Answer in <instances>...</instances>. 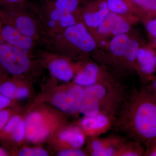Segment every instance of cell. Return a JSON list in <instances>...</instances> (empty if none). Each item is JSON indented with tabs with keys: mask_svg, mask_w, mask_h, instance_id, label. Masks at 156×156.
Returning <instances> with one entry per match:
<instances>
[{
	"mask_svg": "<svg viewBox=\"0 0 156 156\" xmlns=\"http://www.w3.org/2000/svg\"><path fill=\"white\" fill-rule=\"evenodd\" d=\"M113 126L124 137L145 146L156 138V101L144 87L127 96Z\"/></svg>",
	"mask_w": 156,
	"mask_h": 156,
	"instance_id": "obj_1",
	"label": "cell"
},
{
	"mask_svg": "<svg viewBox=\"0 0 156 156\" xmlns=\"http://www.w3.org/2000/svg\"><path fill=\"white\" fill-rule=\"evenodd\" d=\"M128 96L125 88L113 81L85 87L80 112L84 116L104 114L115 118Z\"/></svg>",
	"mask_w": 156,
	"mask_h": 156,
	"instance_id": "obj_2",
	"label": "cell"
},
{
	"mask_svg": "<svg viewBox=\"0 0 156 156\" xmlns=\"http://www.w3.org/2000/svg\"><path fill=\"white\" fill-rule=\"evenodd\" d=\"M41 45L45 50L63 56L87 54L96 47L95 40L82 22L46 35Z\"/></svg>",
	"mask_w": 156,
	"mask_h": 156,
	"instance_id": "obj_3",
	"label": "cell"
},
{
	"mask_svg": "<svg viewBox=\"0 0 156 156\" xmlns=\"http://www.w3.org/2000/svg\"><path fill=\"white\" fill-rule=\"evenodd\" d=\"M81 0H49L35 12L46 35L58 32L79 21L76 16Z\"/></svg>",
	"mask_w": 156,
	"mask_h": 156,
	"instance_id": "obj_4",
	"label": "cell"
},
{
	"mask_svg": "<svg viewBox=\"0 0 156 156\" xmlns=\"http://www.w3.org/2000/svg\"><path fill=\"white\" fill-rule=\"evenodd\" d=\"M3 23L13 27L27 36L42 44L46 34L41 23L24 6L1 9Z\"/></svg>",
	"mask_w": 156,
	"mask_h": 156,
	"instance_id": "obj_5",
	"label": "cell"
},
{
	"mask_svg": "<svg viewBox=\"0 0 156 156\" xmlns=\"http://www.w3.org/2000/svg\"><path fill=\"white\" fill-rule=\"evenodd\" d=\"M27 52L3 42L0 44V65L14 75H19L28 71L31 61Z\"/></svg>",
	"mask_w": 156,
	"mask_h": 156,
	"instance_id": "obj_6",
	"label": "cell"
},
{
	"mask_svg": "<svg viewBox=\"0 0 156 156\" xmlns=\"http://www.w3.org/2000/svg\"><path fill=\"white\" fill-rule=\"evenodd\" d=\"M84 88L75 83L67 90L56 93L52 98V102L57 108L67 113L80 112Z\"/></svg>",
	"mask_w": 156,
	"mask_h": 156,
	"instance_id": "obj_7",
	"label": "cell"
},
{
	"mask_svg": "<svg viewBox=\"0 0 156 156\" xmlns=\"http://www.w3.org/2000/svg\"><path fill=\"white\" fill-rule=\"evenodd\" d=\"M139 73L141 83H149L156 72V50L151 48H140L134 66Z\"/></svg>",
	"mask_w": 156,
	"mask_h": 156,
	"instance_id": "obj_8",
	"label": "cell"
},
{
	"mask_svg": "<svg viewBox=\"0 0 156 156\" xmlns=\"http://www.w3.org/2000/svg\"><path fill=\"white\" fill-rule=\"evenodd\" d=\"M40 50L41 55L48 59V67L55 78L66 82L72 79L74 71L71 64L66 58L45 49Z\"/></svg>",
	"mask_w": 156,
	"mask_h": 156,
	"instance_id": "obj_9",
	"label": "cell"
},
{
	"mask_svg": "<svg viewBox=\"0 0 156 156\" xmlns=\"http://www.w3.org/2000/svg\"><path fill=\"white\" fill-rule=\"evenodd\" d=\"M84 116L80 123V128L85 134L90 137L99 136L105 134L113 126L114 118L108 115Z\"/></svg>",
	"mask_w": 156,
	"mask_h": 156,
	"instance_id": "obj_10",
	"label": "cell"
},
{
	"mask_svg": "<svg viewBox=\"0 0 156 156\" xmlns=\"http://www.w3.org/2000/svg\"><path fill=\"white\" fill-rule=\"evenodd\" d=\"M0 37L3 42L29 53L34 50L37 43L11 26L2 23Z\"/></svg>",
	"mask_w": 156,
	"mask_h": 156,
	"instance_id": "obj_11",
	"label": "cell"
},
{
	"mask_svg": "<svg viewBox=\"0 0 156 156\" xmlns=\"http://www.w3.org/2000/svg\"><path fill=\"white\" fill-rule=\"evenodd\" d=\"M104 79L97 65L88 63L78 72L75 77L74 83L85 88L95 84L111 82Z\"/></svg>",
	"mask_w": 156,
	"mask_h": 156,
	"instance_id": "obj_12",
	"label": "cell"
},
{
	"mask_svg": "<svg viewBox=\"0 0 156 156\" xmlns=\"http://www.w3.org/2000/svg\"><path fill=\"white\" fill-rule=\"evenodd\" d=\"M25 136L28 140L37 142L48 136V131L43 124L41 115L38 113L30 114L25 122Z\"/></svg>",
	"mask_w": 156,
	"mask_h": 156,
	"instance_id": "obj_13",
	"label": "cell"
},
{
	"mask_svg": "<svg viewBox=\"0 0 156 156\" xmlns=\"http://www.w3.org/2000/svg\"><path fill=\"white\" fill-rule=\"evenodd\" d=\"M109 11L106 0H99L97 10V6L96 9H94L92 3H90L83 11V22L87 27L97 28L106 18Z\"/></svg>",
	"mask_w": 156,
	"mask_h": 156,
	"instance_id": "obj_14",
	"label": "cell"
},
{
	"mask_svg": "<svg viewBox=\"0 0 156 156\" xmlns=\"http://www.w3.org/2000/svg\"><path fill=\"white\" fill-rule=\"evenodd\" d=\"M130 29L128 22L118 14L111 12L97 27V31L101 34H112L115 36L126 34Z\"/></svg>",
	"mask_w": 156,
	"mask_h": 156,
	"instance_id": "obj_15",
	"label": "cell"
},
{
	"mask_svg": "<svg viewBox=\"0 0 156 156\" xmlns=\"http://www.w3.org/2000/svg\"><path fill=\"white\" fill-rule=\"evenodd\" d=\"M123 138L124 136L119 135H112L105 137H90L88 143L89 154L92 156H104Z\"/></svg>",
	"mask_w": 156,
	"mask_h": 156,
	"instance_id": "obj_16",
	"label": "cell"
},
{
	"mask_svg": "<svg viewBox=\"0 0 156 156\" xmlns=\"http://www.w3.org/2000/svg\"><path fill=\"white\" fill-rule=\"evenodd\" d=\"M59 139L71 148H80L85 142V134L80 127L73 126L65 129L59 135Z\"/></svg>",
	"mask_w": 156,
	"mask_h": 156,
	"instance_id": "obj_17",
	"label": "cell"
},
{
	"mask_svg": "<svg viewBox=\"0 0 156 156\" xmlns=\"http://www.w3.org/2000/svg\"><path fill=\"white\" fill-rule=\"evenodd\" d=\"M144 151L141 144L124 137L119 144L115 156H143Z\"/></svg>",
	"mask_w": 156,
	"mask_h": 156,
	"instance_id": "obj_18",
	"label": "cell"
},
{
	"mask_svg": "<svg viewBox=\"0 0 156 156\" xmlns=\"http://www.w3.org/2000/svg\"><path fill=\"white\" fill-rule=\"evenodd\" d=\"M131 39L126 34L115 35L111 41V52L117 57L125 58Z\"/></svg>",
	"mask_w": 156,
	"mask_h": 156,
	"instance_id": "obj_19",
	"label": "cell"
},
{
	"mask_svg": "<svg viewBox=\"0 0 156 156\" xmlns=\"http://www.w3.org/2000/svg\"><path fill=\"white\" fill-rule=\"evenodd\" d=\"M131 0H106L109 10L116 14H125L129 10V2Z\"/></svg>",
	"mask_w": 156,
	"mask_h": 156,
	"instance_id": "obj_20",
	"label": "cell"
},
{
	"mask_svg": "<svg viewBox=\"0 0 156 156\" xmlns=\"http://www.w3.org/2000/svg\"><path fill=\"white\" fill-rule=\"evenodd\" d=\"M140 49L139 43L135 40L131 39L127 53L125 56L128 64L134 66L136 56Z\"/></svg>",
	"mask_w": 156,
	"mask_h": 156,
	"instance_id": "obj_21",
	"label": "cell"
},
{
	"mask_svg": "<svg viewBox=\"0 0 156 156\" xmlns=\"http://www.w3.org/2000/svg\"><path fill=\"white\" fill-rule=\"evenodd\" d=\"M134 5L144 11L146 13L152 14V17L156 16V0H131Z\"/></svg>",
	"mask_w": 156,
	"mask_h": 156,
	"instance_id": "obj_22",
	"label": "cell"
},
{
	"mask_svg": "<svg viewBox=\"0 0 156 156\" xmlns=\"http://www.w3.org/2000/svg\"><path fill=\"white\" fill-rule=\"evenodd\" d=\"M18 87L11 82H6L0 86V93L9 98H16Z\"/></svg>",
	"mask_w": 156,
	"mask_h": 156,
	"instance_id": "obj_23",
	"label": "cell"
},
{
	"mask_svg": "<svg viewBox=\"0 0 156 156\" xmlns=\"http://www.w3.org/2000/svg\"><path fill=\"white\" fill-rule=\"evenodd\" d=\"M146 29L150 37L152 44L156 49V16L151 17L145 22Z\"/></svg>",
	"mask_w": 156,
	"mask_h": 156,
	"instance_id": "obj_24",
	"label": "cell"
},
{
	"mask_svg": "<svg viewBox=\"0 0 156 156\" xmlns=\"http://www.w3.org/2000/svg\"><path fill=\"white\" fill-rule=\"evenodd\" d=\"M25 122L21 120L12 131L13 139L17 142L21 141L25 136Z\"/></svg>",
	"mask_w": 156,
	"mask_h": 156,
	"instance_id": "obj_25",
	"label": "cell"
},
{
	"mask_svg": "<svg viewBox=\"0 0 156 156\" xmlns=\"http://www.w3.org/2000/svg\"><path fill=\"white\" fill-rule=\"evenodd\" d=\"M48 154L46 151L40 148H25L20 151L19 156H47Z\"/></svg>",
	"mask_w": 156,
	"mask_h": 156,
	"instance_id": "obj_26",
	"label": "cell"
},
{
	"mask_svg": "<svg viewBox=\"0 0 156 156\" xmlns=\"http://www.w3.org/2000/svg\"><path fill=\"white\" fill-rule=\"evenodd\" d=\"M59 156H85L88 154L80 148H69L59 152Z\"/></svg>",
	"mask_w": 156,
	"mask_h": 156,
	"instance_id": "obj_27",
	"label": "cell"
},
{
	"mask_svg": "<svg viewBox=\"0 0 156 156\" xmlns=\"http://www.w3.org/2000/svg\"><path fill=\"white\" fill-rule=\"evenodd\" d=\"M26 0H0L2 9L24 6Z\"/></svg>",
	"mask_w": 156,
	"mask_h": 156,
	"instance_id": "obj_28",
	"label": "cell"
},
{
	"mask_svg": "<svg viewBox=\"0 0 156 156\" xmlns=\"http://www.w3.org/2000/svg\"><path fill=\"white\" fill-rule=\"evenodd\" d=\"M145 146L143 156H156V138L151 140Z\"/></svg>",
	"mask_w": 156,
	"mask_h": 156,
	"instance_id": "obj_29",
	"label": "cell"
},
{
	"mask_svg": "<svg viewBox=\"0 0 156 156\" xmlns=\"http://www.w3.org/2000/svg\"><path fill=\"white\" fill-rule=\"evenodd\" d=\"M20 118L17 116H14L9 120L7 122V125L5 127V131L7 132H11L13 129L16 127L20 121Z\"/></svg>",
	"mask_w": 156,
	"mask_h": 156,
	"instance_id": "obj_30",
	"label": "cell"
},
{
	"mask_svg": "<svg viewBox=\"0 0 156 156\" xmlns=\"http://www.w3.org/2000/svg\"><path fill=\"white\" fill-rule=\"evenodd\" d=\"M144 88L148 93L156 101V76L149 83L146 85Z\"/></svg>",
	"mask_w": 156,
	"mask_h": 156,
	"instance_id": "obj_31",
	"label": "cell"
},
{
	"mask_svg": "<svg viewBox=\"0 0 156 156\" xmlns=\"http://www.w3.org/2000/svg\"><path fill=\"white\" fill-rule=\"evenodd\" d=\"M9 117V113L7 111L0 112V129L5 126L8 122Z\"/></svg>",
	"mask_w": 156,
	"mask_h": 156,
	"instance_id": "obj_32",
	"label": "cell"
},
{
	"mask_svg": "<svg viewBox=\"0 0 156 156\" xmlns=\"http://www.w3.org/2000/svg\"><path fill=\"white\" fill-rule=\"evenodd\" d=\"M28 95V90L25 87H20L17 89V95H16L17 98L23 99L27 97Z\"/></svg>",
	"mask_w": 156,
	"mask_h": 156,
	"instance_id": "obj_33",
	"label": "cell"
},
{
	"mask_svg": "<svg viewBox=\"0 0 156 156\" xmlns=\"http://www.w3.org/2000/svg\"><path fill=\"white\" fill-rule=\"evenodd\" d=\"M9 98L2 95H0V110L8 106L10 103Z\"/></svg>",
	"mask_w": 156,
	"mask_h": 156,
	"instance_id": "obj_34",
	"label": "cell"
},
{
	"mask_svg": "<svg viewBox=\"0 0 156 156\" xmlns=\"http://www.w3.org/2000/svg\"><path fill=\"white\" fill-rule=\"evenodd\" d=\"M6 153L4 151L0 149V156H6Z\"/></svg>",
	"mask_w": 156,
	"mask_h": 156,
	"instance_id": "obj_35",
	"label": "cell"
},
{
	"mask_svg": "<svg viewBox=\"0 0 156 156\" xmlns=\"http://www.w3.org/2000/svg\"><path fill=\"white\" fill-rule=\"evenodd\" d=\"M2 19H1V9H0V27H1V25H2Z\"/></svg>",
	"mask_w": 156,
	"mask_h": 156,
	"instance_id": "obj_36",
	"label": "cell"
},
{
	"mask_svg": "<svg viewBox=\"0 0 156 156\" xmlns=\"http://www.w3.org/2000/svg\"><path fill=\"white\" fill-rule=\"evenodd\" d=\"M101 45H103V46H104L105 45V42L104 41H102L101 43Z\"/></svg>",
	"mask_w": 156,
	"mask_h": 156,
	"instance_id": "obj_37",
	"label": "cell"
},
{
	"mask_svg": "<svg viewBox=\"0 0 156 156\" xmlns=\"http://www.w3.org/2000/svg\"><path fill=\"white\" fill-rule=\"evenodd\" d=\"M2 42H3L2 41V39H1V37H0V44H1Z\"/></svg>",
	"mask_w": 156,
	"mask_h": 156,
	"instance_id": "obj_38",
	"label": "cell"
},
{
	"mask_svg": "<svg viewBox=\"0 0 156 156\" xmlns=\"http://www.w3.org/2000/svg\"><path fill=\"white\" fill-rule=\"evenodd\" d=\"M45 1H49V0H45Z\"/></svg>",
	"mask_w": 156,
	"mask_h": 156,
	"instance_id": "obj_39",
	"label": "cell"
}]
</instances>
